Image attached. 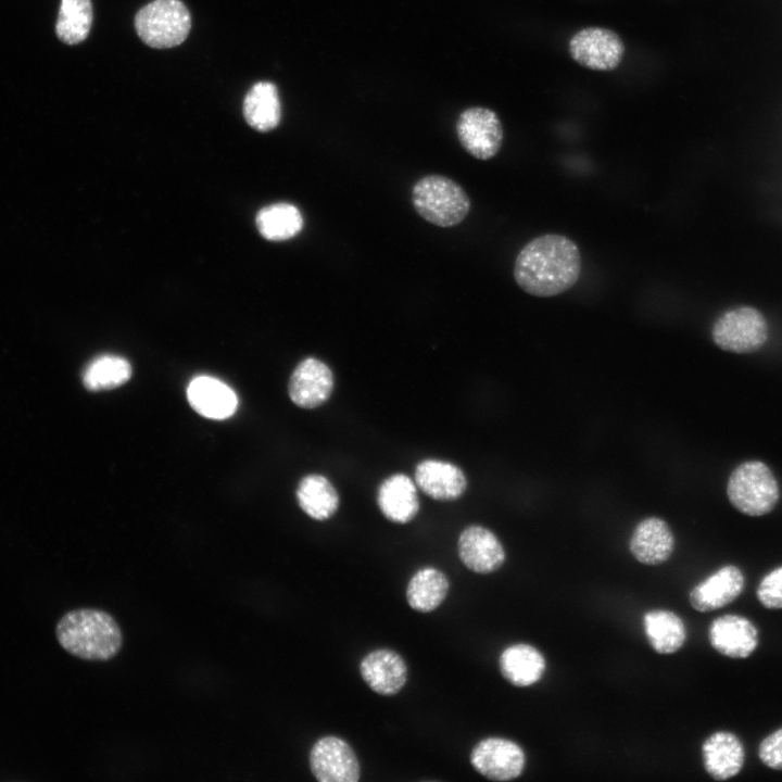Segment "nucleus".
I'll return each instance as SVG.
<instances>
[{"instance_id":"14","label":"nucleus","mask_w":782,"mask_h":782,"mask_svg":"<svg viewBox=\"0 0 782 782\" xmlns=\"http://www.w3.org/2000/svg\"><path fill=\"white\" fill-rule=\"evenodd\" d=\"M744 576L733 565H726L695 585L689 598L701 613L711 611L732 603L744 588Z\"/></svg>"},{"instance_id":"9","label":"nucleus","mask_w":782,"mask_h":782,"mask_svg":"<svg viewBox=\"0 0 782 782\" xmlns=\"http://www.w3.org/2000/svg\"><path fill=\"white\" fill-rule=\"evenodd\" d=\"M310 769L319 782H357L361 766L351 745L336 735L319 737L310 751Z\"/></svg>"},{"instance_id":"22","label":"nucleus","mask_w":782,"mask_h":782,"mask_svg":"<svg viewBox=\"0 0 782 782\" xmlns=\"http://www.w3.org/2000/svg\"><path fill=\"white\" fill-rule=\"evenodd\" d=\"M297 500L302 510L311 518L325 521L339 508V494L333 484L323 475L304 476L297 489Z\"/></svg>"},{"instance_id":"16","label":"nucleus","mask_w":782,"mask_h":782,"mask_svg":"<svg viewBox=\"0 0 782 782\" xmlns=\"http://www.w3.org/2000/svg\"><path fill=\"white\" fill-rule=\"evenodd\" d=\"M415 482L424 493L438 501H454L467 488L463 470L440 459L421 461L415 469Z\"/></svg>"},{"instance_id":"23","label":"nucleus","mask_w":782,"mask_h":782,"mask_svg":"<svg viewBox=\"0 0 782 782\" xmlns=\"http://www.w3.org/2000/svg\"><path fill=\"white\" fill-rule=\"evenodd\" d=\"M243 115L247 123L258 131L276 128L281 117L277 86L272 81L255 83L243 100Z\"/></svg>"},{"instance_id":"6","label":"nucleus","mask_w":782,"mask_h":782,"mask_svg":"<svg viewBox=\"0 0 782 782\" xmlns=\"http://www.w3.org/2000/svg\"><path fill=\"white\" fill-rule=\"evenodd\" d=\"M715 344L723 351L745 354L759 350L768 338L764 315L751 306H741L723 313L711 329Z\"/></svg>"},{"instance_id":"4","label":"nucleus","mask_w":782,"mask_h":782,"mask_svg":"<svg viewBox=\"0 0 782 782\" xmlns=\"http://www.w3.org/2000/svg\"><path fill=\"white\" fill-rule=\"evenodd\" d=\"M730 503L742 514L762 516L770 513L780 497L779 483L771 469L760 461L739 465L727 484Z\"/></svg>"},{"instance_id":"24","label":"nucleus","mask_w":782,"mask_h":782,"mask_svg":"<svg viewBox=\"0 0 782 782\" xmlns=\"http://www.w3.org/2000/svg\"><path fill=\"white\" fill-rule=\"evenodd\" d=\"M449 589L450 582L444 572L436 567H422L411 577L406 600L414 610L430 613L443 603Z\"/></svg>"},{"instance_id":"17","label":"nucleus","mask_w":782,"mask_h":782,"mask_svg":"<svg viewBox=\"0 0 782 782\" xmlns=\"http://www.w3.org/2000/svg\"><path fill=\"white\" fill-rule=\"evenodd\" d=\"M187 399L198 414L210 419L228 418L238 406L235 391L211 376L193 378L187 388Z\"/></svg>"},{"instance_id":"7","label":"nucleus","mask_w":782,"mask_h":782,"mask_svg":"<svg viewBox=\"0 0 782 782\" xmlns=\"http://www.w3.org/2000/svg\"><path fill=\"white\" fill-rule=\"evenodd\" d=\"M571 59L592 71L616 70L626 52L621 37L613 29L601 26L581 28L568 42Z\"/></svg>"},{"instance_id":"10","label":"nucleus","mask_w":782,"mask_h":782,"mask_svg":"<svg viewBox=\"0 0 782 782\" xmlns=\"http://www.w3.org/2000/svg\"><path fill=\"white\" fill-rule=\"evenodd\" d=\"M470 764L484 778L509 781L518 778L525 768L526 756L514 741L490 736L479 741L470 752Z\"/></svg>"},{"instance_id":"2","label":"nucleus","mask_w":782,"mask_h":782,"mask_svg":"<svg viewBox=\"0 0 782 782\" xmlns=\"http://www.w3.org/2000/svg\"><path fill=\"white\" fill-rule=\"evenodd\" d=\"M56 639L70 654L87 660H108L121 649L123 636L116 620L94 608L71 610L59 621Z\"/></svg>"},{"instance_id":"1","label":"nucleus","mask_w":782,"mask_h":782,"mask_svg":"<svg viewBox=\"0 0 782 782\" xmlns=\"http://www.w3.org/2000/svg\"><path fill=\"white\" fill-rule=\"evenodd\" d=\"M581 270L582 258L576 242L564 235L545 234L519 251L513 275L526 293L548 298L573 287Z\"/></svg>"},{"instance_id":"25","label":"nucleus","mask_w":782,"mask_h":782,"mask_svg":"<svg viewBox=\"0 0 782 782\" xmlns=\"http://www.w3.org/2000/svg\"><path fill=\"white\" fill-rule=\"evenodd\" d=\"M643 627L648 643L659 654L677 652L686 639L682 619L670 610L655 609L645 613Z\"/></svg>"},{"instance_id":"15","label":"nucleus","mask_w":782,"mask_h":782,"mask_svg":"<svg viewBox=\"0 0 782 782\" xmlns=\"http://www.w3.org/2000/svg\"><path fill=\"white\" fill-rule=\"evenodd\" d=\"M708 638L718 653L731 658H746L758 646L756 627L739 615L716 618L709 627Z\"/></svg>"},{"instance_id":"28","label":"nucleus","mask_w":782,"mask_h":782,"mask_svg":"<svg viewBox=\"0 0 782 782\" xmlns=\"http://www.w3.org/2000/svg\"><path fill=\"white\" fill-rule=\"evenodd\" d=\"M131 367L122 356L104 354L92 360L83 373V383L90 391L111 390L124 384Z\"/></svg>"},{"instance_id":"5","label":"nucleus","mask_w":782,"mask_h":782,"mask_svg":"<svg viewBox=\"0 0 782 782\" xmlns=\"http://www.w3.org/2000/svg\"><path fill=\"white\" fill-rule=\"evenodd\" d=\"M139 38L149 47L167 49L182 43L191 28V16L180 0H153L135 16Z\"/></svg>"},{"instance_id":"29","label":"nucleus","mask_w":782,"mask_h":782,"mask_svg":"<svg viewBox=\"0 0 782 782\" xmlns=\"http://www.w3.org/2000/svg\"><path fill=\"white\" fill-rule=\"evenodd\" d=\"M759 602L769 609L782 608V566L768 572L757 588Z\"/></svg>"},{"instance_id":"8","label":"nucleus","mask_w":782,"mask_h":782,"mask_svg":"<svg viewBox=\"0 0 782 782\" xmlns=\"http://www.w3.org/2000/svg\"><path fill=\"white\" fill-rule=\"evenodd\" d=\"M459 143L471 156L487 161L502 148L504 130L497 114L488 108L470 106L463 110L456 121Z\"/></svg>"},{"instance_id":"27","label":"nucleus","mask_w":782,"mask_h":782,"mask_svg":"<svg viewBox=\"0 0 782 782\" xmlns=\"http://www.w3.org/2000/svg\"><path fill=\"white\" fill-rule=\"evenodd\" d=\"M92 20L91 0H61L55 24L56 36L67 45L79 43L87 38Z\"/></svg>"},{"instance_id":"19","label":"nucleus","mask_w":782,"mask_h":782,"mask_svg":"<svg viewBox=\"0 0 782 782\" xmlns=\"http://www.w3.org/2000/svg\"><path fill=\"white\" fill-rule=\"evenodd\" d=\"M377 504L382 515L395 524H406L419 510L415 482L404 474L386 478L378 488Z\"/></svg>"},{"instance_id":"13","label":"nucleus","mask_w":782,"mask_h":782,"mask_svg":"<svg viewBox=\"0 0 782 782\" xmlns=\"http://www.w3.org/2000/svg\"><path fill=\"white\" fill-rule=\"evenodd\" d=\"M457 552L462 563L476 573H491L505 562V551L497 537L479 525L468 526L462 531Z\"/></svg>"},{"instance_id":"26","label":"nucleus","mask_w":782,"mask_h":782,"mask_svg":"<svg viewBox=\"0 0 782 782\" xmlns=\"http://www.w3.org/2000/svg\"><path fill=\"white\" fill-rule=\"evenodd\" d=\"M260 234L270 241H283L297 236L303 228L299 209L290 203L279 202L267 205L256 215Z\"/></svg>"},{"instance_id":"11","label":"nucleus","mask_w":782,"mask_h":782,"mask_svg":"<svg viewBox=\"0 0 782 782\" xmlns=\"http://www.w3.org/2000/svg\"><path fill=\"white\" fill-rule=\"evenodd\" d=\"M335 378L330 367L316 357H306L292 371L288 393L302 408H316L331 395Z\"/></svg>"},{"instance_id":"20","label":"nucleus","mask_w":782,"mask_h":782,"mask_svg":"<svg viewBox=\"0 0 782 782\" xmlns=\"http://www.w3.org/2000/svg\"><path fill=\"white\" fill-rule=\"evenodd\" d=\"M629 546L632 555L640 563L658 565L670 557L674 538L663 519L648 517L635 527Z\"/></svg>"},{"instance_id":"21","label":"nucleus","mask_w":782,"mask_h":782,"mask_svg":"<svg viewBox=\"0 0 782 782\" xmlns=\"http://www.w3.org/2000/svg\"><path fill=\"white\" fill-rule=\"evenodd\" d=\"M545 659L539 649L526 643L509 645L499 657L502 676L515 686L537 683L545 670Z\"/></svg>"},{"instance_id":"30","label":"nucleus","mask_w":782,"mask_h":782,"mask_svg":"<svg viewBox=\"0 0 782 782\" xmlns=\"http://www.w3.org/2000/svg\"><path fill=\"white\" fill-rule=\"evenodd\" d=\"M758 756L764 765L782 770V728L766 736L759 744Z\"/></svg>"},{"instance_id":"3","label":"nucleus","mask_w":782,"mask_h":782,"mask_svg":"<svg viewBox=\"0 0 782 782\" xmlns=\"http://www.w3.org/2000/svg\"><path fill=\"white\" fill-rule=\"evenodd\" d=\"M412 203L427 222L439 227H451L465 219L470 200L464 188L442 175H428L415 182Z\"/></svg>"},{"instance_id":"12","label":"nucleus","mask_w":782,"mask_h":782,"mask_svg":"<svg viewBox=\"0 0 782 782\" xmlns=\"http://www.w3.org/2000/svg\"><path fill=\"white\" fill-rule=\"evenodd\" d=\"M360 673L374 692L383 696L399 693L408 678L404 658L390 648H377L366 654L360 663Z\"/></svg>"},{"instance_id":"18","label":"nucleus","mask_w":782,"mask_h":782,"mask_svg":"<svg viewBox=\"0 0 782 782\" xmlns=\"http://www.w3.org/2000/svg\"><path fill=\"white\" fill-rule=\"evenodd\" d=\"M702 754L705 770L718 781L736 775L745 761L742 742L728 731H717L709 735L702 745Z\"/></svg>"}]
</instances>
